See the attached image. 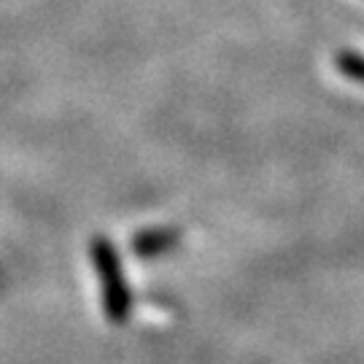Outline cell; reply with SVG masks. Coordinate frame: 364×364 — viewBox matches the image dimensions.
<instances>
[{"instance_id":"obj_2","label":"cell","mask_w":364,"mask_h":364,"mask_svg":"<svg viewBox=\"0 0 364 364\" xmlns=\"http://www.w3.org/2000/svg\"><path fill=\"white\" fill-rule=\"evenodd\" d=\"M181 232L173 230V227H151V230H144L132 237V251L144 259H151V257H159L178 243Z\"/></svg>"},{"instance_id":"obj_3","label":"cell","mask_w":364,"mask_h":364,"mask_svg":"<svg viewBox=\"0 0 364 364\" xmlns=\"http://www.w3.org/2000/svg\"><path fill=\"white\" fill-rule=\"evenodd\" d=\"M335 68L343 78L348 81H356L364 87V54L351 52V49H343V52L335 54Z\"/></svg>"},{"instance_id":"obj_1","label":"cell","mask_w":364,"mask_h":364,"mask_svg":"<svg viewBox=\"0 0 364 364\" xmlns=\"http://www.w3.org/2000/svg\"><path fill=\"white\" fill-rule=\"evenodd\" d=\"M92 262L97 267V275L103 281V299H105V311L111 318H124V313L130 308V291L124 284V273H122V264H119L117 248L111 246V240L97 235L90 246Z\"/></svg>"}]
</instances>
